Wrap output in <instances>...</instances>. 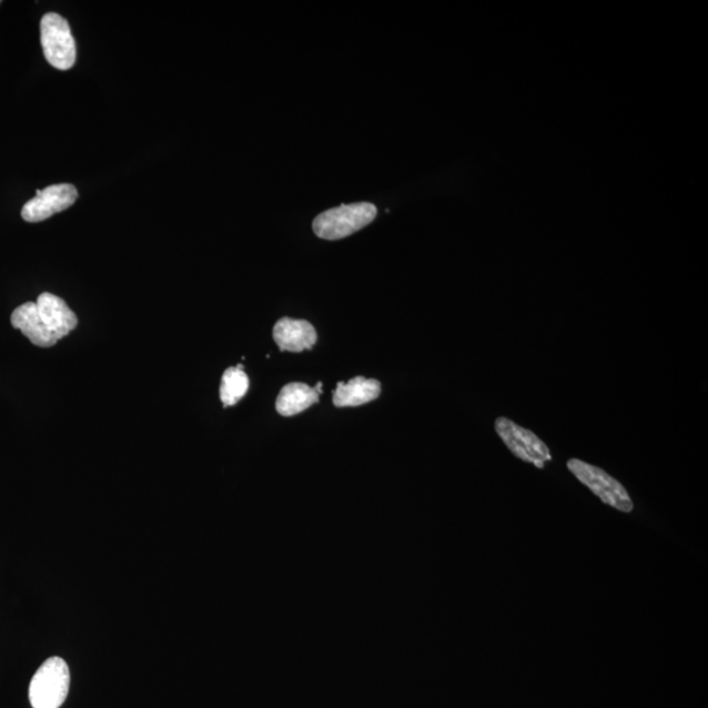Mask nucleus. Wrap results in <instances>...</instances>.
<instances>
[{
    "instance_id": "f257e3e1",
    "label": "nucleus",
    "mask_w": 708,
    "mask_h": 708,
    "mask_svg": "<svg viewBox=\"0 0 708 708\" xmlns=\"http://www.w3.org/2000/svg\"><path fill=\"white\" fill-rule=\"evenodd\" d=\"M78 326V317L62 299L52 293H42L33 302L28 317V330L33 344L50 348L67 337Z\"/></svg>"
},
{
    "instance_id": "f03ea898",
    "label": "nucleus",
    "mask_w": 708,
    "mask_h": 708,
    "mask_svg": "<svg viewBox=\"0 0 708 708\" xmlns=\"http://www.w3.org/2000/svg\"><path fill=\"white\" fill-rule=\"evenodd\" d=\"M377 208L371 202L342 205L317 215L313 223V230L321 240H344V237L371 225L377 219Z\"/></svg>"
},
{
    "instance_id": "7ed1b4c3",
    "label": "nucleus",
    "mask_w": 708,
    "mask_h": 708,
    "mask_svg": "<svg viewBox=\"0 0 708 708\" xmlns=\"http://www.w3.org/2000/svg\"><path fill=\"white\" fill-rule=\"evenodd\" d=\"M70 669L61 657H50L29 684V702L33 708H60L70 690Z\"/></svg>"
},
{
    "instance_id": "20e7f679",
    "label": "nucleus",
    "mask_w": 708,
    "mask_h": 708,
    "mask_svg": "<svg viewBox=\"0 0 708 708\" xmlns=\"http://www.w3.org/2000/svg\"><path fill=\"white\" fill-rule=\"evenodd\" d=\"M40 34L43 55L53 68L67 71L74 67L77 43L67 19L54 12L43 14Z\"/></svg>"
},
{
    "instance_id": "39448f33",
    "label": "nucleus",
    "mask_w": 708,
    "mask_h": 708,
    "mask_svg": "<svg viewBox=\"0 0 708 708\" xmlns=\"http://www.w3.org/2000/svg\"><path fill=\"white\" fill-rule=\"evenodd\" d=\"M567 467L584 486H587L605 504L624 513L633 512L634 503L627 489L603 468L591 466L580 459H569Z\"/></svg>"
},
{
    "instance_id": "423d86ee",
    "label": "nucleus",
    "mask_w": 708,
    "mask_h": 708,
    "mask_svg": "<svg viewBox=\"0 0 708 708\" xmlns=\"http://www.w3.org/2000/svg\"><path fill=\"white\" fill-rule=\"evenodd\" d=\"M497 435L509 447L517 458L544 468L546 462L552 461V453L547 445L533 432L513 423L507 417H498L495 423Z\"/></svg>"
},
{
    "instance_id": "0eeeda50",
    "label": "nucleus",
    "mask_w": 708,
    "mask_h": 708,
    "mask_svg": "<svg viewBox=\"0 0 708 708\" xmlns=\"http://www.w3.org/2000/svg\"><path fill=\"white\" fill-rule=\"evenodd\" d=\"M79 194L72 184H54L38 191L36 198L29 200L21 211L26 222L38 223L49 220L57 213L74 205Z\"/></svg>"
},
{
    "instance_id": "6e6552de",
    "label": "nucleus",
    "mask_w": 708,
    "mask_h": 708,
    "mask_svg": "<svg viewBox=\"0 0 708 708\" xmlns=\"http://www.w3.org/2000/svg\"><path fill=\"white\" fill-rule=\"evenodd\" d=\"M273 338L281 351L300 353L312 350L317 335L312 323L283 317L273 328Z\"/></svg>"
},
{
    "instance_id": "1a4fd4ad",
    "label": "nucleus",
    "mask_w": 708,
    "mask_h": 708,
    "mask_svg": "<svg viewBox=\"0 0 708 708\" xmlns=\"http://www.w3.org/2000/svg\"><path fill=\"white\" fill-rule=\"evenodd\" d=\"M380 395V381L356 377L346 383L338 382L332 401L337 408L358 407L378 399Z\"/></svg>"
},
{
    "instance_id": "9d476101",
    "label": "nucleus",
    "mask_w": 708,
    "mask_h": 708,
    "mask_svg": "<svg viewBox=\"0 0 708 708\" xmlns=\"http://www.w3.org/2000/svg\"><path fill=\"white\" fill-rule=\"evenodd\" d=\"M320 396L321 394L314 387L306 385V383H287L279 394L276 409L281 416L291 417L299 415L320 402Z\"/></svg>"
},
{
    "instance_id": "9b49d317",
    "label": "nucleus",
    "mask_w": 708,
    "mask_h": 708,
    "mask_svg": "<svg viewBox=\"0 0 708 708\" xmlns=\"http://www.w3.org/2000/svg\"><path fill=\"white\" fill-rule=\"evenodd\" d=\"M250 388L249 375L243 368L229 367L221 381L220 397L223 407L235 406L237 402L243 399Z\"/></svg>"
},
{
    "instance_id": "f8f14e48",
    "label": "nucleus",
    "mask_w": 708,
    "mask_h": 708,
    "mask_svg": "<svg viewBox=\"0 0 708 708\" xmlns=\"http://www.w3.org/2000/svg\"><path fill=\"white\" fill-rule=\"evenodd\" d=\"M322 387H323V383L322 382H317L316 386L314 388L316 390L317 393L322 394Z\"/></svg>"
},
{
    "instance_id": "ddd939ff",
    "label": "nucleus",
    "mask_w": 708,
    "mask_h": 708,
    "mask_svg": "<svg viewBox=\"0 0 708 708\" xmlns=\"http://www.w3.org/2000/svg\"><path fill=\"white\" fill-rule=\"evenodd\" d=\"M0 4H2V2H0Z\"/></svg>"
}]
</instances>
